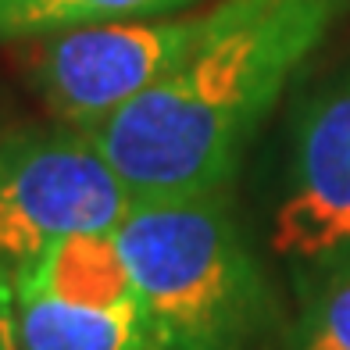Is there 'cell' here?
<instances>
[{
	"label": "cell",
	"instance_id": "obj_2",
	"mask_svg": "<svg viewBox=\"0 0 350 350\" xmlns=\"http://www.w3.org/2000/svg\"><path fill=\"white\" fill-rule=\"evenodd\" d=\"M115 236L147 350H265L279 308L229 186L136 200Z\"/></svg>",
	"mask_w": 350,
	"mask_h": 350
},
{
	"label": "cell",
	"instance_id": "obj_1",
	"mask_svg": "<svg viewBox=\"0 0 350 350\" xmlns=\"http://www.w3.org/2000/svg\"><path fill=\"white\" fill-rule=\"evenodd\" d=\"M343 8L347 0H221L200 14L175 68L93 133L133 204L226 189Z\"/></svg>",
	"mask_w": 350,
	"mask_h": 350
},
{
	"label": "cell",
	"instance_id": "obj_9",
	"mask_svg": "<svg viewBox=\"0 0 350 350\" xmlns=\"http://www.w3.org/2000/svg\"><path fill=\"white\" fill-rule=\"evenodd\" d=\"M293 350H350V268L293 290Z\"/></svg>",
	"mask_w": 350,
	"mask_h": 350
},
{
	"label": "cell",
	"instance_id": "obj_4",
	"mask_svg": "<svg viewBox=\"0 0 350 350\" xmlns=\"http://www.w3.org/2000/svg\"><path fill=\"white\" fill-rule=\"evenodd\" d=\"M268 247L293 290L350 268V68L293 118Z\"/></svg>",
	"mask_w": 350,
	"mask_h": 350
},
{
	"label": "cell",
	"instance_id": "obj_7",
	"mask_svg": "<svg viewBox=\"0 0 350 350\" xmlns=\"http://www.w3.org/2000/svg\"><path fill=\"white\" fill-rule=\"evenodd\" d=\"M18 350H147L139 311H90L33 293H14Z\"/></svg>",
	"mask_w": 350,
	"mask_h": 350
},
{
	"label": "cell",
	"instance_id": "obj_10",
	"mask_svg": "<svg viewBox=\"0 0 350 350\" xmlns=\"http://www.w3.org/2000/svg\"><path fill=\"white\" fill-rule=\"evenodd\" d=\"M0 350H18L14 332V282L0 275Z\"/></svg>",
	"mask_w": 350,
	"mask_h": 350
},
{
	"label": "cell",
	"instance_id": "obj_8",
	"mask_svg": "<svg viewBox=\"0 0 350 350\" xmlns=\"http://www.w3.org/2000/svg\"><path fill=\"white\" fill-rule=\"evenodd\" d=\"M193 0H0V40H43L79 25L165 18Z\"/></svg>",
	"mask_w": 350,
	"mask_h": 350
},
{
	"label": "cell",
	"instance_id": "obj_5",
	"mask_svg": "<svg viewBox=\"0 0 350 350\" xmlns=\"http://www.w3.org/2000/svg\"><path fill=\"white\" fill-rule=\"evenodd\" d=\"M197 25L200 14L100 22L43 36L33 61L36 93L61 125L93 136L175 68Z\"/></svg>",
	"mask_w": 350,
	"mask_h": 350
},
{
	"label": "cell",
	"instance_id": "obj_6",
	"mask_svg": "<svg viewBox=\"0 0 350 350\" xmlns=\"http://www.w3.org/2000/svg\"><path fill=\"white\" fill-rule=\"evenodd\" d=\"M14 293H33L90 311L136 308L133 272L115 232H79L57 240L14 279Z\"/></svg>",
	"mask_w": 350,
	"mask_h": 350
},
{
	"label": "cell",
	"instance_id": "obj_3",
	"mask_svg": "<svg viewBox=\"0 0 350 350\" xmlns=\"http://www.w3.org/2000/svg\"><path fill=\"white\" fill-rule=\"evenodd\" d=\"M133 197L90 133L29 125L0 133V275L18 279L46 247L115 232Z\"/></svg>",
	"mask_w": 350,
	"mask_h": 350
}]
</instances>
